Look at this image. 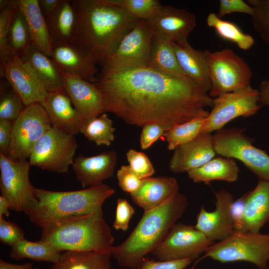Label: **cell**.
I'll return each instance as SVG.
<instances>
[{
  "label": "cell",
  "instance_id": "1",
  "mask_svg": "<svg viewBox=\"0 0 269 269\" xmlns=\"http://www.w3.org/2000/svg\"><path fill=\"white\" fill-rule=\"evenodd\" d=\"M94 83L106 112L138 127L157 124L167 131L213 106V98L191 79L147 66L119 71L102 69Z\"/></svg>",
  "mask_w": 269,
  "mask_h": 269
},
{
  "label": "cell",
  "instance_id": "2",
  "mask_svg": "<svg viewBox=\"0 0 269 269\" xmlns=\"http://www.w3.org/2000/svg\"><path fill=\"white\" fill-rule=\"evenodd\" d=\"M76 13L73 45L102 64L136 20L115 0H72Z\"/></svg>",
  "mask_w": 269,
  "mask_h": 269
},
{
  "label": "cell",
  "instance_id": "3",
  "mask_svg": "<svg viewBox=\"0 0 269 269\" xmlns=\"http://www.w3.org/2000/svg\"><path fill=\"white\" fill-rule=\"evenodd\" d=\"M187 197L178 191L161 205L144 211L129 236L113 246L111 254L122 267L137 269L147 255L162 242L187 209Z\"/></svg>",
  "mask_w": 269,
  "mask_h": 269
},
{
  "label": "cell",
  "instance_id": "4",
  "mask_svg": "<svg viewBox=\"0 0 269 269\" xmlns=\"http://www.w3.org/2000/svg\"><path fill=\"white\" fill-rule=\"evenodd\" d=\"M115 192L104 184L68 191L35 187L36 201L24 213L33 224L42 229L65 219L103 211L105 201Z\"/></svg>",
  "mask_w": 269,
  "mask_h": 269
},
{
  "label": "cell",
  "instance_id": "5",
  "mask_svg": "<svg viewBox=\"0 0 269 269\" xmlns=\"http://www.w3.org/2000/svg\"><path fill=\"white\" fill-rule=\"evenodd\" d=\"M41 230L40 240L61 252L93 251L111 254L114 246V238L103 211L65 219Z\"/></svg>",
  "mask_w": 269,
  "mask_h": 269
},
{
  "label": "cell",
  "instance_id": "6",
  "mask_svg": "<svg viewBox=\"0 0 269 269\" xmlns=\"http://www.w3.org/2000/svg\"><path fill=\"white\" fill-rule=\"evenodd\" d=\"M207 257L222 263L248 262L266 269L269 261V234L233 231L226 239L211 245L197 262Z\"/></svg>",
  "mask_w": 269,
  "mask_h": 269
},
{
  "label": "cell",
  "instance_id": "7",
  "mask_svg": "<svg viewBox=\"0 0 269 269\" xmlns=\"http://www.w3.org/2000/svg\"><path fill=\"white\" fill-rule=\"evenodd\" d=\"M154 34L149 20H136L106 57L102 69L119 71L147 66Z\"/></svg>",
  "mask_w": 269,
  "mask_h": 269
},
{
  "label": "cell",
  "instance_id": "8",
  "mask_svg": "<svg viewBox=\"0 0 269 269\" xmlns=\"http://www.w3.org/2000/svg\"><path fill=\"white\" fill-rule=\"evenodd\" d=\"M208 68L211 83L208 94L212 98L251 86L250 66L230 48L209 51Z\"/></svg>",
  "mask_w": 269,
  "mask_h": 269
},
{
  "label": "cell",
  "instance_id": "9",
  "mask_svg": "<svg viewBox=\"0 0 269 269\" xmlns=\"http://www.w3.org/2000/svg\"><path fill=\"white\" fill-rule=\"evenodd\" d=\"M244 129L223 128L213 135L217 154L241 161L259 180L269 182V155L253 144Z\"/></svg>",
  "mask_w": 269,
  "mask_h": 269
},
{
  "label": "cell",
  "instance_id": "10",
  "mask_svg": "<svg viewBox=\"0 0 269 269\" xmlns=\"http://www.w3.org/2000/svg\"><path fill=\"white\" fill-rule=\"evenodd\" d=\"M78 144L74 135L52 127L37 141L28 158L31 166L53 172H67Z\"/></svg>",
  "mask_w": 269,
  "mask_h": 269
},
{
  "label": "cell",
  "instance_id": "11",
  "mask_svg": "<svg viewBox=\"0 0 269 269\" xmlns=\"http://www.w3.org/2000/svg\"><path fill=\"white\" fill-rule=\"evenodd\" d=\"M52 127L41 104L36 103L25 106L12 122L7 156L15 161L27 160L37 141Z\"/></svg>",
  "mask_w": 269,
  "mask_h": 269
},
{
  "label": "cell",
  "instance_id": "12",
  "mask_svg": "<svg viewBox=\"0 0 269 269\" xmlns=\"http://www.w3.org/2000/svg\"><path fill=\"white\" fill-rule=\"evenodd\" d=\"M259 93L251 86L213 98L212 110L203 124L201 133L218 131L232 120L249 117L259 111Z\"/></svg>",
  "mask_w": 269,
  "mask_h": 269
},
{
  "label": "cell",
  "instance_id": "13",
  "mask_svg": "<svg viewBox=\"0 0 269 269\" xmlns=\"http://www.w3.org/2000/svg\"><path fill=\"white\" fill-rule=\"evenodd\" d=\"M30 166L28 160L15 161L0 153V196L11 210L25 212L36 201L29 177Z\"/></svg>",
  "mask_w": 269,
  "mask_h": 269
},
{
  "label": "cell",
  "instance_id": "14",
  "mask_svg": "<svg viewBox=\"0 0 269 269\" xmlns=\"http://www.w3.org/2000/svg\"><path fill=\"white\" fill-rule=\"evenodd\" d=\"M213 243L194 226L179 222L173 225L151 254L159 261L190 259L193 261Z\"/></svg>",
  "mask_w": 269,
  "mask_h": 269
},
{
  "label": "cell",
  "instance_id": "15",
  "mask_svg": "<svg viewBox=\"0 0 269 269\" xmlns=\"http://www.w3.org/2000/svg\"><path fill=\"white\" fill-rule=\"evenodd\" d=\"M0 74L25 106L36 103L42 104L45 101L48 91L18 54H12L0 62Z\"/></svg>",
  "mask_w": 269,
  "mask_h": 269
},
{
  "label": "cell",
  "instance_id": "16",
  "mask_svg": "<svg viewBox=\"0 0 269 269\" xmlns=\"http://www.w3.org/2000/svg\"><path fill=\"white\" fill-rule=\"evenodd\" d=\"M216 208L207 211L201 206L194 226L213 242L221 241L228 237L234 230L231 214L233 195L225 189L215 192Z\"/></svg>",
  "mask_w": 269,
  "mask_h": 269
},
{
  "label": "cell",
  "instance_id": "17",
  "mask_svg": "<svg viewBox=\"0 0 269 269\" xmlns=\"http://www.w3.org/2000/svg\"><path fill=\"white\" fill-rule=\"evenodd\" d=\"M61 73L63 88L78 112L82 125L105 113L102 95L94 83L62 71Z\"/></svg>",
  "mask_w": 269,
  "mask_h": 269
},
{
  "label": "cell",
  "instance_id": "18",
  "mask_svg": "<svg viewBox=\"0 0 269 269\" xmlns=\"http://www.w3.org/2000/svg\"><path fill=\"white\" fill-rule=\"evenodd\" d=\"M149 21L154 32L173 43L188 40L197 25L194 14L184 8L167 5H162Z\"/></svg>",
  "mask_w": 269,
  "mask_h": 269
},
{
  "label": "cell",
  "instance_id": "19",
  "mask_svg": "<svg viewBox=\"0 0 269 269\" xmlns=\"http://www.w3.org/2000/svg\"><path fill=\"white\" fill-rule=\"evenodd\" d=\"M216 154L213 135L201 133L192 141L174 149L169 167L174 173L187 172L204 165Z\"/></svg>",
  "mask_w": 269,
  "mask_h": 269
},
{
  "label": "cell",
  "instance_id": "20",
  "mask_svg": "<svg viewBox=\"0 0 269 269\" xmlns=\"http://www.w3.org/2000/svg\"><path fill=\"white\" fill-rule=\"evenodd\" d=\"M117 161V154L110 150L92 156L79 154L72 165L77 179L83 188L103 184L114 172Z\"/></svg>",
  "mask_w": 269,
  "mask_h": 269
},
{
  "label": "cell",
  "instance_id": "21",
  "mask_svg": "<svg viewBox=\"0 0 269 269\" xmlns=\"http://www.w3.org/2000/svg\"><path fill=\"white\" fill-rule=\"evenodd\" d=\"M41 105L53 127L73 135L80 132L81 119L63 88L48 92Z\"/></svg>",
  "mask_w": 269,
  "mask_h": 269
},
{
  "label": "cell",
  "instance_id": "22",
  "mask_svg": "<svg viewBox=\"0 0 269 269\" xmlns=\"http://www.w3.org/2000/svg\"><path fill=\"white\" fill-rule=\"evenodd\" d=\"M51 58L61 71L92 83L96 81L97 64L73 44H53Z\"/></svg>",
  "mask_w": 269,
  "mask_h": 269
},
{
  "label": "cell",
  "instance_id": "23",
  "mask_svg": "<svg viewBox=\"0 0 269 269\" xmlns=\"http://www.w3.org/2000/svg\"><path fill=\"white\" fill-rule=\"evenodd\" d=\"M173 45L178 64L185 75L209 93L211 87L208 68L209 50L196 49L188 40Z\"/></svg>",
  "mask_w": 269,
  "mask_h": 269
},
{
  "label": "cell",
  "instance_id": "24",
  "mask_svg": "<svg viewBox=\"0 0 269 269\" xmlns=\"http://www.w3.org/2000/svg\"><path fill=\"white\" fill-rule=\"evenodd\" d=\"M178 189L177 181L173 177H150L142 179L138 188L130 194L136 205L147 211L166 202Z\"/></svg>",
  "mask_w": 269,
  "mask_h": 269
},
{
  "label": "cell",
  "instance_id": "25",
  "mask_svg": "<svg viewBox=\"0 0 269 269\" xmlns=\"http://www.w3.org/2000/svg\"><path fill=\"white\" fill-rule=\"evenodd\" d=\"M48 92L63 88L61 71L52 58L31 42L19 55Z\"/></svg>",
  "mask_w": 269,
  "mask_h": 269
},
{
  "label": "cell",
  "instance_id": "26",
  "mask_svg": "<svg viewBox=\"0 0 269 269\" xmlns=\"http://www.w3.org/2000/svg\"><path fill=\"white\" fill-rule=\"evenodd\" d=\"M17 5L26 21L31 42L51 57L53 41L38 0H19Z\"/></svg>",
  "mask_w": 269,
  "mask_h": 269
},
{
  "label": "cell",
  "instance_id": "27",
  "mask_svg": "<svg viewBox=\"0 0 269 269\" xmlns=\"http://www.w3.org/2000/svg\"><path fill=\"white\" fill-rule=\"evenodd\" d=\"M248 192L242 231L259 233L269 222V182L259 180L256 187Z\"/></svg>",
  "mask_w": 269,
  "mask_h": 269
},
{
  "label": "cell",
  "instance_id": "28",
  "mask_svg": "<svg viewBox=\"0 0 269 269\" xmlns=\"http://www.w3.org/2000/svg\"><path fill=\"white\" fill-rule=\"evenodd\" d=\"M46 20L53 44H73L77 18L72 0H62L55 12Z\"/></svg>",
  "mask_w": 269,
  "mask_h": 269
},
{
  "label": "cell",
  "instance_id": "29",
  "mask_svg": "<svg viewBox=\"0 0 269 269\" xmlns=\"http://www.w3.org/2000/svg\"><path fill=\"white\" fill-rule=\"evenodd\" d=\"M187 173L196 183L208 184L214 180L233 182L238 178L239 168L234 159L220 155Z\"/></svg>",
  "mask_w": 269,
  "mask_h": 269
},
{
  "label": "cell",
  "instance_id": "30",
  "mask_svg": "<svg viewBox=\"0 0 269 269\" xmlns=\"http://www.w3.org/2000/svg\"><path fill=\"white\" fill-rule=\"evenodd\" d=\"M147 66L168 75L188 78L178 64L173 43L155 32L151 42Z\"/></svg>",
  "mask_w": 269,
  "mask_h": 269
},
{
  "label": "cell",
  "instance_id": "31",
  "mask_svg": "<svg viewBox=\"0 0 269 269\" xmlns=\"http://www.w3.org/2000/svg\"><path fill=\"white\" fill-rule=\"evenodd\" d=\"M111 256L93 251H64L50 269H111Z\"/></svg>",
  "mask_w": 269,
  "mask_h": 269
},
{
  "label": "cell",
  "instance_id": "32",
  "mask_svg": "<svg viewBox=\"0 0 269 269\" xmlns=\"http://www.w3.org/2000/svg\"><path fill=\"white\" fill-rule=\"evenodd\" d=\"M61 253L46 242H32L24 239L11 246L9 257L16 261L28 259L54 264L58 261Z\"/></svg>",
  "mask_w": 269,
  "mask_h": 269
},
{
  "label": "cell",
  "instance_id": "33",
  "mask_svg": "<svg viewBox=\"0 0 269 269\" xmlns=\"http://www.w3.org/2000/svg\"><path fill=\"white\" fill-rule=\"evenodd\" d=\"M207 25L214 28L218 36L224 40L236 44L241 49L247 50L254 44L252 36L246 34L235 23L220 18L217 14L211 12L206 18Z\"/></svg>",
  "mask_w": 269,
  "mask_h": 269
},
{
  "label": "cell",
  "instance_id": "34",
  "mask_svg": "<svg viewBox=\"0 0 269 269\" xmlns=\"http://www.w3.org/2000/svg\"><path fill=\"white\" fill-rule=\"evenodd\" d=\"M209 112L206 111L199 117L188 122L178 125L166 131L163 136L169 150L187 143L201 134L204 122Z\"/></svg>",
  "mask_w": 269,
  "mask_h": 269
},
{
  "label": "cell",
  "instance_id": "35",
  "mask_svg": "<svg viewBox=\"0 0 269 269\" xmlns=\"http://www.w3.org/2000/svg\"><path fill=\"white\" fill-rule=\"evenodd\" d=\"M115 131L112 121L104 113L84 123L80 133L98 145L109 146L115 139Z\"/></svg>",
  "mask_w": 269,
  "mask_h": 269
},
{
  "label": "cell",
  "instance_id": "36",
  "mask_svg": "<svg viewBox=\"0 0 269 269\" xmlns=\"http://www.w3.org/2000/svg\"><path fill=\"white\" fill-rule=\"evenodd\" d=\"M17 0H0V59H7L11 54L8 46V36L12 21L17 8Z\"/></svg>",
  "mask_w": 269,
  "mask_h": 269
},
{
  "label": "cell",
  "instance_id": "37",
  "mask_svg": "<svg viewBox=\"0 0 269 269\" xmlns=\"http://www.w3.org/2000/svg\"><path fill=\"white\" fill-rule=\"evenodd\" d=\"M125 12L135 20H150L162 4L158 0H115Z\"/></svg>",
  "mask_w": 269,
  "mask_h": 269
},
{
  "label": "cell",
  "instance_id": "38",
  "mask_svg": "<svg viewBox=\"0 0 269 269\" xmlns=\"http://www.w3.org/2000/svg\"><path fill=\"white\" fill-rule=\"evenodd\" d=\"M28 27L25 19L17 8L8 36V46L11 54H18L30 43Z\"/></svg>",
  "mask_w": 269,
  "mask_h": 269
},
{
  "label": "cell",
  "instance_id": "39",
  "mask_svg": "<svg viewBox=\"0 0 269 269\" xmlns=\"http://www.w3.org/2000/svg\"><path fill=\"white\" fill-rule=\"evenodd\" d=\"M253 8L251 16L253 27L265 43L269 44V0H248Z\"/></svg>",
  "mask_w": 269,
  "mask_h": 269
},
{
  "label": "cell",
  "instance_id": "40",
  "mask_svg": "<svg viewBox=\"0 0 269 269\" xmlns=\"http://www.w3.org/2000/svg\"><path fill=\"white\" fill-rule=\"evenodd\" d=\"M25 107L20 97L13 90L3 93L0 100V120L13 122Z\"/></svg>",
  "mask_w": 269,
  "mask_h": 269
},
{
  "label": "cell",
  "instance_id": "41",
  "mask_svg": "<svg viewBox=\"0 0 269 269\" xmlns=\"http://www.w3.org/2000/svg\"><path fill=\"white\" fill-rule=\"evenodd\" d=\"M126 156L129 165L140 179L150 177L154 174V167L144 153L130 149L127 151Z\"/></svg>",
  "mask_w": 269,
  "mask_h": 269
},
{
  "label": "cell",
  "instance_id": "42",
  "mask_svg": "<svg viewBox=\"0 0 269 269\" xmlns=\"http://www.w3.org/2000/svg\"><path fill=\"white\" fill-rule=\"evenodd\" d=\"M134 213V208L126 199H118L117 201L116 215L113 227L117 230L126 231Z\"/></svg>",
  "mask_w": 269,
  "mask_h": 269
},
{
  "label": "cell",
  "instance_id": "43",
  "mask_svg": "<svg viewBox=\"0 0 269 269\" xmlns=\"http://www.w3.org/2000/svg\"><path fill=\"white\" fill-rule=\"evenodd\" d=\"M117 177L120 188L130 194L138 188L142 180L133 170L130 165L121 166L117 171Z\"/></svg>",
  "mask_w": 269,
  "mask_h": 269
},
{
  "label": "cell",
  "instance_id": "44",
  "mask_svg": "<svg viewBox=\"0 0 269 269\" xmlns=\"http://www.w3.org/2000/svg\"><path fill=\"white\" fill-rule=\"evenodd\" d=\"M24 239V233L17 225L0 218V241L1 243L11 247Z\"/></svg>",
  "mask_w": 269,
  "mask_h": 269
},
{
  "label": "cell",
  "instance_id": "45",
  "mask_svg": "<svg viewBox=\"0 0 269 269\" xmlns=\"http://www.w3.org/2000/svg\"><path fill=\"white\" fill-rule=\"evenodd\" d=\"M253 8L248 2L243 0H220L218 16L221 18L226 15L235 12L244 13L251 16Z\"/></svg>",
  "mask_w": 269,
  "mask_h": 269
},
{
  "label": "cell",
  "instance_id": "46",
  "mask_svg": "<svg viewBox=\"0 0 269 269\" xmlns=\"http://www.w3.org/2000/svg\"><path fill=\"white\" fill-rule=\"evenodd\" d=\"M193 261L183 259L174 261H155L146 257L142 264L136 269H184Z\"/></svg>",
  "mask_w": 269,
  "mask_h": 269
},
{
  "label": "cell",
  "instance_id": "47",
  "mask_svg": "<svg viewBox=\"0 0 269 269\" xmlns=\"http://www.w3.org/2000/svg\"><path fill=\"white\" fill-rule=\"evenodd\" d=\"M248 192L234 201L231 206V214L233 223L234 230L242 231Z\"/></svg>",
  "mask_w": 269,
  "mask_h": 269
},
{
  "label": "cell",
  "instance_id": "48",
  "mask_svg": "<svg viewBox=\"0 0 269 269\" xmlns=\"http://www.w3.org/2000/svg\"><path fill=\"white\" fill-rule=\"evenodd\" d=\"M160 125L149 124L142 127L140 136V145L142 149L149 148L166 132Z\"/></svg>",
  "mask_w": 269,
  "mask_h": 269
},
{
  "label": "cell",
  "instance_id": "49",
  "mask_svg": "<svg viewBox=\"0 0 269 269\" xmlns=\"http://www.w3.org/2000/svg\"><path fill=\"white\" fill-rule=\"evenodd\" d=\"M12 122L0 120V153L7 156L11 139Z\"/></svg>",
  "mask_w": 269,
  "mask_h": 269
},
{
  "label": "cell",
  "instance_id": "50",
  "mask_svg": "<svg viewBox=\"0 0 269 269\" xmlns=\"http://www.w3.org/2000/svg\"><path fill=\"white\" fill-rule=\"evenodd\" d=\"M61 1L62 0H38L40 9L46 19L55 12Z\"/></svg>",
  "mask_w": 269,
  "mask_h": 269
},
{
  "label": "cell",
  "instance_id": "51",
  "mask_svg": "<svg viewBox=\"0 0 269 269\" xmlns=\"http://www.w3.org/2000/svg\"><path fill=\"white\" fill-rule=\"evenodd\" d=\"M258 90L259 93L260 106L269 107V79L262 80Z\"/></svg>",
  "mask_w": 269,
  "mask_h": 269
},
{
  "label": "cell",
  "instance_id": "52",
  "mask_svg": "<svg viewBox=\"0 0 269 269\" xmlns=\"http://www.w3.org/2000/svg\"><path fill=\"white\" fill-rule=\"evenodd\" d=\"M0 269H33L32 264L27 263L21 265L9 263L0 260Z\"/></svg>",
  "mask_w": 269,
  "mask_h": 269
},
{
  "label": "cell",
  "instance_id": "53",
  "mask_svg": "<svg viewBox=\"0 0 269 269\" xmlns=\"http://www.w3.org/2000/svg\"><path fill=\"white\" fill-rule=\"evenodd\" d=\"M9 209L10 206L8 201L3 197L0 196V218H3V215L8 217Z\"/></svg>",
  "mask_w": 269,
  "mask_h": 269
},
{
  "label": "cell",
  "instance_id": "54",
  "mask_svg": "<svg viewBox=\"0 0 269 269\" xmlns=\"http://www.w3.org/2000/svg\"><path fill=\"white\" fill-rule=\"evenodd\" d=\"M42 269L41 268H38V267H36V268H34V269Z\"/></svg>",
  "mask_w": 269,
  "mask_h": 269
}]
</instances>
